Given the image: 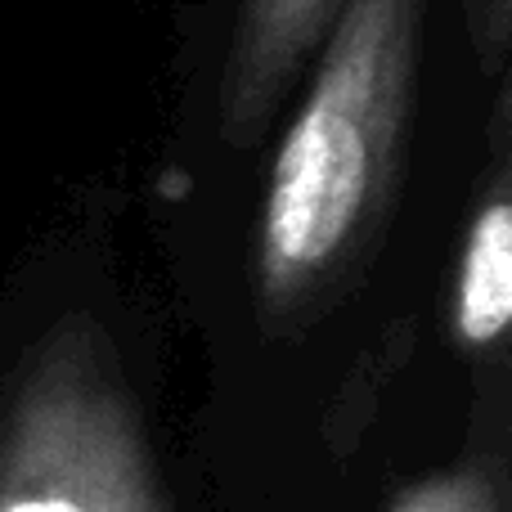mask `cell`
Here are the masks:
<instances>
[{"mask_svg":"<svg viewBox=\"0 0 512 512\" xmlns=\"http://www.w3.org/2000/svg\"><path fill=\"white\" fill-rule=\"evenodd\" d=\"M427 0H346L256 207L252 279L270 324H301L360 279L405 189Z\"/></svg>","mask_w":512,"mask_h":512,"instance_id":"obj_1","label":"cell"},{"mask_svg":"<svg viewBox=\"0 0 512 512\" xmlns=\"http://www.w3.org/2000/svg\"><path fill=\"white\" fill-rule=\"evenodd\" d=\"M0 512H167L135 400L90 319H63L14 382Z\"/></svg>","mask_w":512,"mask_h":512,"instance_id":"obj_2","label":"cell"},{"mask_svg":"<svg viewBox=\"0 0 512 512\" xmlns=\"http://www.w3.org/2000/svg\"><path fill=\"white\" fill-rule=\"evenodd\" d=\"M346 0H239L221 72V135L234 149L265 140L279 108L310 72Z\"/></svg>","mask_w":512,"mask_h":512,"instance_id":"obj_3","label":"cell"},{"mask_svg":"<svg viewBox=\"0 0 512 512\" xmlns=\"http://www.w3.org/2000/svg\"><path fill=\"white\" fill-rule=\"evenodd\" d=\"M495 108L486 126V162L472 185V212L463 225L454 265V342L468 355L504 346L512 324V95L508 72L495 77Z\"/></svg>","mask_w":512,"mask_h":512,"instance_id":"obj_4","label":"cell"},{"mask_svg":"<svg viewBox=\"0 0 512 512\" xmlns=\"http://www.w3.org/2000/svg\"><path fill=\"white\" fill-rule=\"evenodd\" d=\"M391 512H499V486L486 463H468L414 486Z\"/></svg>","mask_w":512,"mask_h":512,"instance_id":"obj_5","label":"cell"},{"mask_svg":"<svg viewBox=\"0 0 512 512\" xmlns=\"http://www.w3.org/2000/svg\"><path fill=\"white\" fill-rule=\"evenodd\" d=\"M463 9H468V36L477 68L486 77H504L512 45V0H463Z\"/></svg>","mask_w":512,"mask_h":512,"instance_id":"obj_6","label":"cell"}]
</instances>
